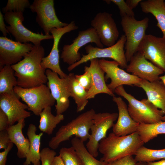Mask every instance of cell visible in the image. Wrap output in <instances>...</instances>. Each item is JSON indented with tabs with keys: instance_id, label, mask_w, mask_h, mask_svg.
Here are the masks:
<instances>
[{
	"instance_id": "5b68a950",
	"label": "cell",
	"mask_w": 165,
	"mask_h": 165,
	"mask_svg": "<svg viewBox=\"0 0 165 165\" xmlns=\"http://www.w3.org/2000/svg\"><path fill=\"white\" fill-rule=\"evenodd\" d=\"M126 40L124 35H122L119 39L113 46L105 48L94 47L91 44L85 47L87 54L82 55L81 59L74 64L69 65L67 68L70 72L80 64L85 63L93 59L109 58L116 62L122 68H126L127 65L124 51Z\"/></svg>"
},
{
	"instance_id": "4fadbf2b",
	"label": "cell",
	"mask_w": 165,
	"mask_h": 165,
	"mask_svg": "<svg viewBox=\"0 0 165 165\" xmlns=\"http://www.w3.org/2000/svg\"><path fill=\"white\" fill-rule=\"evenodd\" d=\"M137 52L165 73V38L146 34Z\"/></svg>"
},
{
	"instance_id": "d6a6232c",
	"label": "cell",
	"mask_w": 165,
	"mask_h": 165,
	"mask_svg": "<svg viewBox=\"0 0 165 165\" xmlns=\"http://www.w3.org/2000/svg\"><path fill=\"white\" fill-rule=\"evenodd\" d=\"M28 0H8L6 6L2 9L4 14L10 12H22L31 6Z\"/></svg>"
},
{
	"instance_id": "c3c4849f",
	"label": "cell",
	"mask_w": 165,
	"mask_h": 165,
	"mask_svg": "<svg viewBox=\"0 0 165 165\" xmlns=\"http://www.w3.org/2000/svg\"></svg>"
},
{
	"instance_id": "603a6c76",
	"label": "cell",
	"mask_w": 165,
	"mask_h": 165,
	"mask_svg": "<svg viewBox=\"0 0 165 165\" xmlns=\"http://www.w3.org/2000/svg\"><path fill=\"white\" fill-rule=\"evenodd\" d=\"M25 125V119H22L16 124L9 126L7 129L10 142L16 146L17 155L20 159L26 158L30 145L28 139L25 138L22 133Z\"/></svg>"
},
{
	"instance_id": "44dd1931",
	"label": "cell",
	"mask_w": 165,
	"mask_h": 165,
	"mask_svg": "<svg viewBox=\"0 0 165 165\" xmlns=\"http://www.w3.org/2000/svg\"><path fill=\"white\" fill-rule=\"evenodd\" d=\"M90 64L88 68L92 77V83L90 89L87 91V99L94 98L97 94L101 93L108 94L112 97L113 92L108 87L105 82V72L101 68L97 58L90 61Z\"/></svg>"
},
{
	"instance_id": "7c38bea8",
	"label": "cell",
	"mask_w": 165,
	"mask_h": 165,
	"mask_svg": "<svg viewBox=\"0 0 165 165\" xmlns=\"http://www.w3.org/2000/svg\"><path fill=\"white\" fill-rule=\"evenodd\" d=\"M98 61L100 66L106 74L105 79H111L110 83L107 86L113 92L117 87L123 85L138 86L141 79L119 68V64L117 62L104 58L98 60Z\"/></svg>"
},
{
	"instance_id": "8d00e7d4",
	"label": "cell",
	"mask_w": 165,
	"mask_h": 165,
	"mask_svg": "<svg viewBox=\"0 0 165 165\" xmlns=\"http://www.w3.org/2000/svg\"><path fill=\"white\" fill-rule=\"evenodd\" d=\"M137 162L133 155H128L111 162L107 165H135Z\"/></svg>"
},
{
	"instance_id": "f1b7e54d",
	"label": "cell",
	"mask_w": 165,
	"mask_h": 165,
	"mask_svg": "<svg viewBox=\"0 0 165 165\" xmlns=\"http://www.w3.org/2000/svg\"><path fill=\"white\" fill-rule=\"evenodd\" d=\"M17 86V79L11 65H6L0 69V94L14 91Z\"/></svg>"
},
{
	"instance_id": "ba28073f",
	"label": "cell",
	"mask_w": 165,
	"mask_h": 165,
	"mask_svg": "<svg viewBox=\"0 0 165 165\" xmlns=\"http://www.w3.org/2000/svg\"><path fill=\"white\" fill-rule=\"evenodd\" d=\"M5 21L9 25L6 28L15 38L16 41L21 43L31 42L34 45H41L43 40L53 39L52 35H44L42 33H34L28 29L23 24L24 20L23 13L10 12L4 14Z\"/></svg>"
},
{
	"instance_id": "d6986e66",
	"label": "cell",
	"mask_w": 165,
	"mask_h": 165,
	"mask_svg": "<svg viewBox=\"0 0 165 165\" xmlns=\"http://www.w3.org/2000/svg\"><path fill=\"white\" fill-rule=\"evenodd\" d=\"M20 99L14 91L0 94V109L7 116L9 126L31 116L30 112L26 110L29 108L28 106Z\"/></svg>"
},
{
	"instance_id": "2e32d148",
	"label": "cell",
	"mask_w": 165,
	"mask_h": 165,
	"mask_svg": "<svg viewBox=\"0 0 165 165\" xmlns=\"http://www.w3.org/2000/svg\"><path fill=\"white\" fill-rule=\"evenodd\" d=\"M78 28L74 21H72L66 26L60 28H53L50 31L53 36V46L49 54L42 59V65L46 69H49L57 73L60 77L64 78L68 75L61 70L59 64V55L58 50L59 42L61 37L64 34Z\"/></svg>"
},
{
	"instance_id": "484cf974",
	"label": "cell",
	"mask_w": 165,
	"mask_h": 165,
	"mask_svg": "<svg viewBox=\"0 0 165 165\" xmlns=\"http://www.w3.org/2000/svg\"><path fill=\"white\" fill-rule=\"evenodd\" d=\"M141 9L146 13H150L157 20V26L161 30L165 38V7L163 0H147L140 3Z\"/></svg>"
},
{
	"instance_id": "30bf717a",
	"label": "cell",
	"mask_w": 165,
	"mask_h": 165,
	"mask_svg": "<svg viewBox=\"0 0 165 165\" xmlns=\"http://www.w3.org/2000/svg\"><path fill=\"white\" fill-rule=\"evenodd\" d=\"M89 43H94L99 48L104 47L95 30L92 27L79 31L78 36L73 40L71 44L64 45L61 58L64 62L69 66L74 64L81 59L82 57L79 52L80 49Z\"/></svg>"
},
{
	"instance_id": "b9f144b4",
	"label": "cell",
	"mask_w": 165,
	"mask_h": 165,
	"mask_svg": "<svg viewBox=\"0 0 165 165\" xmlns=\"http://www.w3.org/2000/svg\"><path fill=\"white\" fill-rule=\"evenodd\" d=\"M142 1V0H127L126 2L130 8L133 10Z\"/></svg>"
},
{
	"instance_id": "d590c367",
	"label": "cell",
	"mask_w": 165,
	"mask_h": 165,
	"mask_svg": "<svg viewBox=\"0 0 165 165\" xmlns=\"http://www.w3.org/2000/svg\"><path fill=\"white\" fill-rule=\"evenodd\" d=\"M110 1L117 6L122 17L126 16H135L133 10L130 8L126 1L123 0H110Z\"/></svg>"
},
{
	"instance_id": "ab89813d",
	"label": "cell",
	"mask_w": 165,
	"mask_h": 165,
	"mask_svg": "<svg viewBox=\"0 0 165 165\" xmlns=\"http://www.w3.org/2000/svg\"><path fill=\"white\" fill-rule=\"evenodd\" d=\"M13 144L10 142L8 147L4 151L0 152V165H6L7 155L12 149Z\"/></svg>"
},
{
	"instance_id": "3957f363",
	"label": "cell",
	"mask_w": 165,
	"mask_h": 165,
	"mask_svg": "<svg viewBox=\"0 0 165 165\" xmlns=\"http://www.w3.org/2000/svg\"><path fill=\"white\" fill-rule=\"evenodd\" d=\"M95 110L91 109L84 112L66 124L61 126L55 135L51 138L48 145L52 149H57L60 144L73 136L83 142L88 140L89 131L93 123Z\"/></svg>"
},
{
	"instance_id": "f6af8a7d",
	"label": "cell",
	"mask_w": 165,
	"mask_h": 165,
	"mask_svg": "<svg viewBox=\"0 0 165 165\" xmlns=\"http://www.w3.org/2000/svg\"><path fill=\"white\" fill-rule=\"evenodd\" d=\"M164 75L160 76L159 78L163 82L165 85V73ZM162 121H165V115H164L162 118Z\"/></svg>"
},
{
	"instance_id": "277c9868",
	"label": "cell",
	"mask_w": 165,
	"mask_h": 165,
	"mask_svg": "<svg viewBox=\"0 0 165 165\" xmlns=\"http://www.w3.org/2000/svg\"><path fill=\"white\" fill-rule=\"evenodd\" d=\"M114 92L128 101L129 113L135 122L139 123L149 124L162 121L164 114L147 99H143L141 101L138 100L127 93L123 86L117 87Z\"/></svg>"
},
{
	"instance_id": "7dc6e473",
	"label": "cell",
	"mask_w": 165,
	"mask_h": 165,
	"mask_svg": "<svg viewBox=\"0 0 165 165\" xmlns=\"http://www.w3.org/2000/svg\"><path fill=\"white\" fill-rule=\"evenodd\" d=\"M164 5L165 7V2H164Z\"/></svg>"
},
{
	"instance_id": "4dcf8cb0",
	"label": "cell",
	"mask_w": 165,
	"mask_h": 165,
	"mask_svg": "<svg viewBox=\"0 0 165 165\" xmlns=\"http://www.w3.org/2000/svg\"><path fill=\"white\" fill-rule=\"evenodd\" d=\"M72 146L80 158L84 165H105L95 158L88 151L84 142L75 137L71 141Z\"/></svg>"
},
{
	"instance_id": "e0dca14e",
	"label": "cell",
	"mask_w": 165,
	"mask_h": 165,
	"mask_svg": "<svg viewBox=\"0 0 165 165\" xmlns=\"http://www.w3.org/2000/svg\"><path fill=\"white\" fill-rule=\"evenodd\" d=\"M46 74L48 79L47 86L56 102V115L62 114L68 108L70 104L66 78H61L57 73L49 69H46Z\"/></svg>"
},
{
	"instance_id": "60d3db41",
	"label": "cell",
	"mask_w": 165,
	"mask_h": 165,
	"mask_svg": "<svg viewBox=\"0 0 165 165\" xmlns=\"http://www.w3.org/2000/svg\"><path fill=\"white\" fill-rule=\"evenodd\" d=\"M4 18L3 15L0 11V30L2 33L4 37H6L7 34H9L6 28V25L4 22Z\"/></svg>"
},
{
	"instance_id": "f546056e",
	"label": "cell",
	"mask_w": 165,
	"mask_h": 165,
	"mask_svg": "<svg viewBox=\"0 0 165 165\" xmlns=\"http://www.w3.org/2000/svg\"><path fill=\"white\" fill-rule=\"evenodd\" d=\"M134 155V159L137 162L148 163L165 159V148L154 149L142 146L138 149Z\"/></svg>"
},
{
	"instance_id": "8fae6325",
	"label": "cell",
	"mask_w": 165,
	"mask_h": 165,
	"mask_svg": "<svg viewBox=\"0 0 165 165\" xmlns=\"http://www.w3.org/2000/svg\"><path fill=\"white\" fill-rule=\"evenodd\" d=\"M29 8L32 12L36 13V22L46 35H50L53 28H61L68 24L61 21L57 16L53 0H34Z\"/></svg>"
},
{
	"instance_id": "836d02e7",
	"label": "cell",
	"mask_w": 165,
	"mask_h": 165,
	"mask_svg": "<svg viewBox=\"0 0 165 165\" xmlns=\"http://www.w3.org/2000/svg\"><path fill=\"white\" fill-rule=\"evenodd\" d=\"M84 73L82 75H75V77L79 84L86 91H88L91 86L92 77L88 66L84 67Z\"/></svg>"
},
{
	"instance_id": "74e56055",
	"label": "cell",
	"mask_w": 165,
	"mask_h": 165,
	"mask_svg": "<svg viewBox=\"0 0 165 165\" xmlns=\"http://www.w3.org/2000/svg\"><path fill=\"white\" fill-rule=\"evenodd\" d=\"M10 142L7 130L0 131V149H5Z\"/></svg>"
},
{
	"instance_id": "9c48e42d",
	"label": "cell",
	"mask_w": 165,
	"mask_h": 165,
	"mask_svg": "<svg viewBox=\"0 0 165 165\" xmlns=\"http://www.w3.org/2000/svg\"><path fill=\"white\" fill-rule=\"evenodd\" d=\"M118 113L103 112L95 114L93 123L91 127V133L86 148L89 152L96 158L98 155L100 141L106 137L107 131L114 125L117 119Z\"/></svg>"
},
{
	"instance_id": "ffe728a7",
	"label": "cell",
	"mask_w": 165,
	"mask_h": 165,
	"mask_svg": "<svg viewBox=\"0 0 165 165\" xmlns=\"http://www.w3.org/2000/svg\"><path fill=\"white\" fill-rule=\"evenodd\" d=\"M118 110L116 123L112 127V133L119 136L130 134L137 131L139 123L135 122L130 116L126 103L120 97H113Z\"/></svg>"
},
{
	"instance_id": "f35d334b",
	"label": "cell",
	"mask_w": 165,
	"mask_h": 165,
	"mask_svg": "<svg viewBox=\"0 0 165 165\" xmlns=\"http://www.w3.org/2000/svg\"><path fill=\"white\" fill-rule=\"evenodd\" d=\"M9 126L7 116L0 109V131L7 130Z\"/></svg>"
},
{
	"instance_id": "7a4b0ae2",
	"label": "cell",
	"mask_w": 165,
	"mask_h": 165,
	"mask_svg": "<svg viewBox=\"0 0 165 165\" xmlns=\"http://www.w3.org/2000/svg\"><path fill=\"white\" fill-rule=\"evenodd\" d=\"M144 144L137 131L121 136L111 133L99 143L98 151L103 155L100 161L107 165L125 156L134 155Z\"/></svg>"
},
{
	"instance_id": "bcb514c9",
	"label": "cell",
	"mask_w": 165,
	"mask_h": 165,
	"mask_svg": "<svg viewBox=\"0 0 165 165\" xmlns=\"http://www.w3.org/2000/svg\"><path fill=\"white\" fill-rule=\"evenodd\" d=\"M135 165H148L147 163L143 162H138Z\"/></svg>"
},
{
	"instance_id": "6da1fadb",
	"label": "cell",
	"mask_w": 165,
	"mask_h": 165,
	"mask_svg": "<svg viewBox=\"0 0 165 165\" xmlns=\"http://www.w3.org/2000/svg\"><path fill=\"white\" fill-rule=\"evenodd\" d=\"M45 50L40 45H33L32 50L26 53L23 59L11 65L17 78V86L31 88L47 83L46 69L42 65Z\"/></svg>"
},
{
	"instance_id": "52a82bcc",
	"label": "cell",
	"mask_w": 165,
	"mask_h": 165,
	"mask_svg": "<svg viewBox=\"0 0 165 165\" xmlns=\"http://www.w3.org/2000/svg\"><path fill=\"white\" fill-rule=\"evenodd\" d=\"M13 90L28 106V110L36 116H39L45 108L53 105L56 101L49 88L45 84L28 88L16 86Z\"/></svg>"
},
{
	"instance_id": "ac0fdd59",
	"label": "cell",
	"mask_w": 165,
	"mask_h": 165,
	"mask_svg": "<svg viewBox=\"0 0 165 165\" xmlns=\"http://www.w3.org/2000/svg\"><path fill=\"white\" fill-rule=\"evenodd\" d=\"M126 71L140 79L152 82L160 80L164 72L145 58L141 53L136 52L131 59Z\"/></svg>"
},
{
	"instance_id": "1f68e13d",
	"label": "cell",
	"mask_w": 165,
	"mask_h": 165,
	"mask_svg": "<svg viewBox=\"0 0 165 165\" xmlns=\"http://www.w3.org/2000/svg\"><path fill=\"white\" fill-rule=\"evenodd\" d=\"M64 165H84L74 148L63 147L59 151V155Z\"/></svg>"
},
{
	"instance_id": "5bb4252c",
	"label": "cell",
	"mask_w": 165,
	"mask_h": 165,
	"mask_svg": "<svg viewBox=\"0 0 165 165\" xmlns=\"http://www.w3.org/2000/svg\"><path fill=\"white\" fill-rule=\"evenodd\" d=\"M91 25L95 30L103 45L109 47L116 43L119 32L110 14L105 12L98 13L91 21Z\"/></svg>"
},
{
	"instance_id": "e575fe53",
	"label": "cell",
	"mask_w": 165,
	"mask_h": 165,
	"mask_svg": "<svg viewBox=\"0 0 165 165\" xmlns=\"http://www.w3.org/2000/svg\"><path fill=\"white\" fill-rule=\"evenodd\" d=\"M41 165H51L56 155L53 149L48 147L43 148L40 151Z\"/></svg>"
},
{
	"instance_id": "8992f818",
	"label": "cell",
	"mask_w": 165,
	"mask_h": 165,
	"mask_svg": "<svg viewBox=\"0 0 165 165\" xmlns=\"http://www.w3.org/2000/svg\"><path fill=\"white\" fill-rule=\"evenodd\" d=\"M149 21L147 17L141 20H137L134 16H126L121 18V24L126 38L124 48L127 62L137 52L139 46L146 35Z\"/></svg>"
},
{
	"instance_id": "83f0119b",
	"label": "cell",
	"mask_w": 165,
	"mask_h": 165,
	"mask_svg": "<svg viewBox=\"0 0 165 165\" xmlns=\"http://www.w3.org/2000/svg\"><path fill=\"white\" fill-rule=\"evenodd\" d=\"M137 131L144 143L160 134H165V121L152 124L140 123Z\"/></svg>"
},
{
	"instance_id": "cb8c5ba5",
	"label": "cell",
	"mask_w": 165,
	"mask_h": 165,
	"mask_svg": "<svg viewBox=\"0 0 165 165\" xmlns=\"http://www.w3.org/2000/svg\"><path fill=\"white\" fill-rule=\"evenodd\" d=\"M37 127L32 123L30 124L28 127L27 135L30 141L29 150L23 163L24 165H40V151L41 139L43 135L42 132L36 134Z\"/></svg>"
},
{
	"instance_id": "7402d4cb",
	"label": "cell",
	"mask_w": 165,
	"mask_h": 165,
	"mask_svg": "<svg viewBox=\"0 0 165 165\" xmlns=\"http://www.w3.org/2000/svg\"><path fill=\"white\" fill-rule=\"evenodd\" d=\"M139 87L145 92L147 99L165 115V85L160 80L154 82L141 79Z\"/></svg>"
},
{
	"instance_id": "9a60e30c",
	"label": "cell",
	"mask_w": 165,
	"mask_h": 165,
	"mask_svg": "<svg viewBox=\"0 0 165 165\" xmlns=\"http://www.w3.org/2000/svg\"><path fill=\"white\" fill-rule=\"evenodd\" d=\"M31 43H21L8 38L0 37V69L6 65L16 64L31 51Z\"/></svg>"
},
{
	"instance_id": "d4e9b609",
	"label": "cell",
	"mask_w": 165,
	"mask_h": 165,
	"mask_svg": "<svg viewBox=\"0 0 165 165\" xmlns=\"http://www.w3.org/2000/svg\"><path fill=\"white\" fill-rule=\"evenodd\" d=\"M66 79L70 96L73 98L76 105V112H81L84 109L88 103L87 91L77 81L74 73H69Z\"/></svg>"
},
{
	"instance_id": "7bdbcfd3",
	"label": "cell",
	"mask_w": 165,
	"mask_h": 165,
	"mask_svg": "<svg viewBox=\"0 0 165 165\" xmlns=\"http://www.w3.org/2000/svg\"><path fill=\"white\" fill-rule=\"evenodd\" d=\"M51 165H64L61 156L60 155L55 156Z\"/></svg>"
},
{
	"instance_id": "ee69618b",
	"label": "cell",
	"mask_w": 165,
	"mask_h": 165,
	"mask_svg": "<svg viewBox=\"0 0 165 165\" xmlns=\"http://www.w3.org/2000/svg\"><path fill=\"white\" fill-rule=\"evenodd\" d=\"M148 165H165V159H163L156 162L147 163Z\"/></svg>"
},
{
	"instance_id": "4316f807",
	"label": "cell",
	"mask_w": 165,
	"mask_h": 165,
	"mask_svg": "<svg viewBox=\"0 0 165 165\" xmlns=\"http://www.w3.org/2000/svg\"><path fill=\"white\" fill-rule=\"evenodd\" d=\"M39 116L38 128L41 131L49 135L52 134L57 126L64 119L63 114L53 115L51 112V107L44 108Z\"/></svg>"
}]
</instances>
